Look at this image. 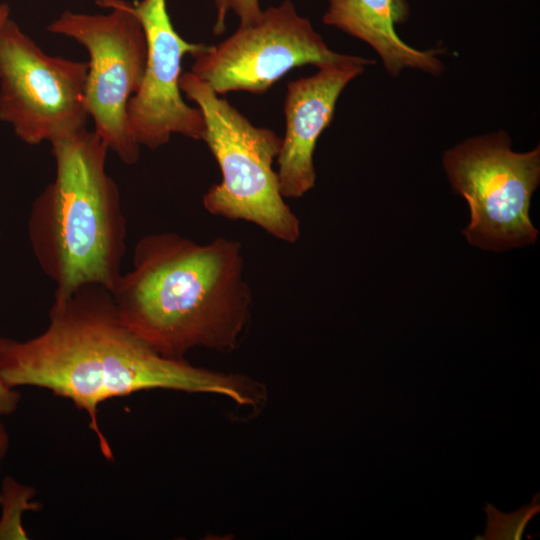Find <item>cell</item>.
<instances>
[{"label":"cell","mask_w":540,"mask_h":540,"mask_svg":"<svg viewBox=\"0 0 540 540\" xmlns=\"http://www.w3.org/2000/svg\"><path fill=\"white\" fill-rule=\"evenodd\" d=\"M0 376L13 388L46 389L85 411L108 461L113 451L98 421L99 405L107 400L151 389L218 394L244 406L265 398L252 379L159 354L125 324L111 293L96 285L54 300L39 335L0 337Z\"/></svg>","instance_id":"obj_1"},{"label":"cell","mask_w":540,"mask_h":540,"mask_svg":"<svg viewBox=\"0 0 540 540\" xmlns=\"http://www.w3.org/2000/svg\"><path fill=\"white\" fill-rule=\"evenodd\" d=\"M111 295L125 324L171 359L199 347L233 351L253 305L239 241L201 244L174 232L139 239Z\"/></svg>","instance_id":"obj_2"},{"label":"cell","mask_w":540,"mask_h":540,"mask_svg":"<svg viewBox=\"0 0 540 540\" xmlns=\"http://www.w3.org/2000/svg\"><path fill=\"white\" fill-rule=\"evenodd\" d=\"M54 180L35 199L28 220L34 255L55 286L54 300L96 285L110 293L126 253V219L106 171L109 148L84 128L50 142Z\"/></svg>","instance_id":"obj_3"},{"label":"cell","mask_w":540,"mask_h":540,"mask_svg":"<svg viewBox=\"0 0 540 540\" xmlns=\"http://www.w3.org/2000/svg\"><path fill=\"white\" fill-rule=\"evenodd\" d=\"M179 87L203 114V141L221 172V181L202 198L205 210L214 216L250 222L275 239L296 243L300 220L281 194L273 169L282 138L273 130L254 126L192 72L181 74Z\"/></svg>","instance_id":"obj_4"},{"label":"cell","mask_w":540,"mask_h":540,"mask_svg":"<svg viewBox=\"0 0 540 540\" xmlns=\"http://www.w3.org/2000/svg\"><path fill=\"white\" fill-rule=\"evenodd\" d=\"M443 167L468 203L467 241L501 252L533 244L538 231L529 215L540 182V148L515 152L505 131L469 138L446 150Z\"/></svg>","instance_id":"obj_5"},{"label":"cell","mask_w":540,"mask_h":540,"mask_svg":"<svg viewBox=\"0 0 540 540\" xmlns=\"http://www.w3.org/2000/svg\"><path fill=\"white\" fill-rule=\"evenodd\" d=\"M97 3L111 12L91 15L65 11L47 30L72 38L87 49L86 103L94 131L121 161L133 165L139 159L140 146L131 135L127 107L145 73V33L130 3Z\"/></svg>","instance_id":"obj_6"},{"label":"cell","mask_w":540,"mask_h":540,"mask_svg":"<svg viewBox=\"0 0 540 540\" xmlns=\"http://www.w3.org/2000/svg\"><path fill=\"white\" fill-rule=\"evenodd\" d=\"M88 62L46 54L8 19L0 32V121L29 145L86 128Z\"/></svg>","instance_id":"obj_7"},{"label":"cell","mask_w":540,"mask_h":540,"mask_svg":"<svg viewBox=\"0 0 540 540\" xmlns=\"http://www.w3.org/2000/svg\"><path fill=\"white\" fill-rule=\"evenodd\" d=\"M289 1L270 7L217 45L194 56L191 72L218 95L266 92L291 69L340 59Z\"/></svg>","instance_id":"obj_8"},{"label":"cell","mask_w":540,"mask_h":540,"mask_svg":"<svg viewBox=\"0 0 540 540\" xmlns=\"http://www.w3.org/2000/svg\"><path fill=\"white\" fill-rule=\"evenodd\" d=\"M131 6L142 24L147 45L144 77L127 107L132 137L139 146L150 149L166 144L172 134L203 140V114L198 107L185 103L179 79L183 57H194L208 45L188 42L177 33L166 0H140Z\"/></svg>","instance_id":"obj_9"},{"label":"cell","mask_w":540,"mask_h":540,"mask_svg":"<svg viewBox=\"0 0 540 540\" xmlns=\"http://www.w3.org/2000/svg\"><path fill=\"white\" fill-rule=\"evenodd\" d=\"M373 59L344 54L318 66V71L289 82L284 101L285 134L277 156L283 197L301 198L316 182L313 154L321 133L334 116L344 88L362 74Z\"/></svg>","instance_id":"obj_10"},{"label":"cell","mask_w":540,"mask_h":540,"mask_svg":"<svg viewBox=\"0 0 540 540\" xmlns=\"http://www.w3.org/2000/svg\"><path fill=\"white\" fill-rule=\"evenodd\" d=\"M328 3L323 22L370 45L390 76L396 77L405 69L439 76L444 70L438 57L440 50H418L404 42L395 31V22L405 13L400 2L328 0Z\"/></svg>","instance_id":"obj_11"},{"label":"cell","mask_w":540,"mask_h":540,"mask_svg":"<svg viewBox=\"0 0 540 540\" xmlns=\"http://www.w3.org/2000/svg\"><path fill=\"white\" fill-rule=\"evenodd\" d=\"M35 490L6 477L0 491V540L28 539L22 526V515L27 510H36L37 503L31 501Z\"/></svg>","instance_id":"obj_12"},{"label":"cell","mask_w":540,"mask_h":540,"mask_svg":"<svg viewBox=\"0 0 540 540\" xmlns=\"http://www.w3.org/2000/svg\"><path fill=\"white\" fill-rule=\"evenodd\" d=\"M487 526L484 537L488 540H519L529 521L540 511L539 496L513 513H502L491 504H486Z\"/></svg>","instance_id":"obj_13"},{"label":"cell","mask_w":540,"mask_h":540,"mask_svg":"<svg viewBox=\"0 0 540 540\" xmlns=\"http://www.w3.org/2000/svg\"><path fill=\"white\" fill-rule=\"evenodd\" d=\"M217 7V20L213 32L220 35L225 31V18L232 10L240 19V26H247L256 22L262 15L259 0H215Z\"/></svg>","instance_id":"obj_14"},{"label":"cell","mask_w":540,"mask_h":540,"mask_svg":"<svg viewBox=\"0 0 540 540\" xmlns=\"http://www.w3.org/2000/svg\"><path fill=\"white\" fill-rule=\"evenodd\" d=\"M21 394L0 376V417L13 414L19 407Z\"/></svg>","instance_id":"obj_15"},{"label":"cell","mask_w":540,"mask_h":540,"mask_svg":"<svg viewBox=\"0 0 540 540\" xmlns=\"http://www.w3.org/2000/svg\"><path fill=\"white\" fill-rule=\"evenodd\" d=\"M10 439L7 428L5 427L2 418L0 417V470L2 468L3 461L9 450Z\"/></svg>","instance_id":"obj_16"},{"label":"cell","mask_w":540,"mask_h":540,"mask_svg":"<svg viewBox=\"0 0 540 540\" xmlns=\"http://www.w3.org/2000/svg\"><path fill=\"white\" fill-rule=\"evenodd\" d=\"M10 8L6 3L0 4V32L7 22V20L10 18Z\"/></svg>","instance_id":"obj_17"}]
</instances>
